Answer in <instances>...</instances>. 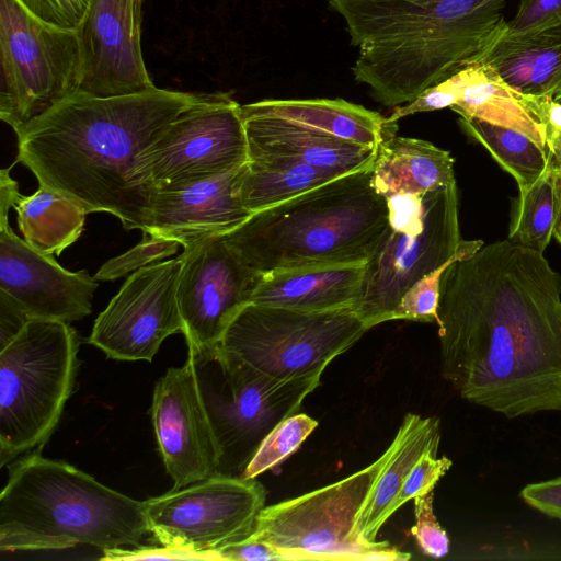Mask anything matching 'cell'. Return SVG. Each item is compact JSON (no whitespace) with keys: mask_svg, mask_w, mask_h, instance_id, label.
<instances>
[{"mask_svg":"<svg viewBox=\"0 0 561 561\" xmlns=\"http://www.w3.org/2000/svg\"><path fill=\"white\" fill-rule=\"evenodd\" d=\"M459 124L514 176L519 190L535 183L551 163L548 149L523 131L478 118L460 117Z\"/></svg>","mask_w":561,"mask_h":561,"instance_id":"f1b7e54d","label":"cell"},{"mask_svg":"<svg viewBox=\"0 0 561 561\" xmlns=\"http://www.w3.org/2000/svg\"><path fill=\"white\" fill-rule=\"evenodd\" d=\"M388 226L403 233H417L424 227V194H391L385 197Z\"/></svg>","mask_w":561,"mask_h":561,"instance_id":"ab89813d","label":"cell"},{"mask_svg":"<svg viewBox=\"0 0 561 561\" xmlns=\"http://www.w3.org/2000/svg\"><path fill=\"white\" fill-rule=\"evenodd\" d=\"M369 329L353 308L330 311L247 304L219 345L276 379L322 375Z\"/></svg>","mask_w":561,"mask_h":561,"instance_id":"9c48e42d","label":"cell"},{"mask_svg":"<svg viewBox=\"0 0 561 561\" xmlns=\"http://www.w3.org/2000/svg\"><path fill=\"white\" fill-rule=\"evenodd\" d=\"M151 416L173 489L217 472V446L188 357L183 366L169 368L156 383Z\"/></svg>","mask_w":561,"mask_h":561,"instance_id":"e0dca14e","label":"cell"},{"mask_svg":"<svg viewBox=\"0 0 561 561\" xmlns=\"http://www.w3.org/2000/svg\"><path fill=\"white\" fill-rule=\"evenodd\" d=\"M561 24V0H520L507 31L524 33Z\"/></svg>","mask_w":561,"mask_h":561,"instance_id":"f35d334b","label":"cell"},{"mask_svg":"<svg viewBox=\"0 0 561 561\" xmlns=\"http://www.w3.org/2000/svg\"><path fill=\"white\" fill-rule=\"evenodd\" d=\"M554 101L561 103V96L559 99L554 100Z\"/></svg>","mask_w":561,"mask_h":561,"instance_id":"7dc6e473","label":"cell"},{"mask_svg":"<svg viewBox=\"0 0 561 561\" xmlns=\"http://www.w3.org/2000/svg\"><path fill=\"white\" fill-rule=\"evenodd\" d=\"M149 526L144 501L39 453L10 467L0 494L2 551L140 547Z\"/></svg>","mask_w":561,"mask_h":561,"instance_id":"5b68a950","label":"cell"},{"mask_svg":"<svg viewBox=\"0 0 561 561\" xmlns=\"http://www.w3.org/2000/svg\"><path fill=\"white\" fill-rule=\"evenodd\" d=\"M450 263L442 265L414 283L401 298L392 320L435 322L437 324L440 279Z\"/></svg>","mask_w":561,"mask_h":561,"instance_id":"d6a6232c","label":"cell"},{"mask_svg":"<svg viewBox=\"0 0 561 561\" xmlns=\"http://www.w3.org/2000/svg\"><path fill=\"white\" fill-rule=\"evenodd\" d=\"M102 560H218L217 553H199L171 547L118 548L103 551Z\"/></svg>","mask_w":561,"mask_h":561,"instance_id":"60d3db41","label":"cell"},{"mask_svg":"<svg viewBox=\"0 0 561 561\" xmlns=\"http://www.w3.org/2000/svg\"><path fill=\"white\" fill-rule=\"evenodd\" d=\"M554 165V185H556V219L553 225V236L561 244V164Z\"/></svg>","mask_w":561,"mask_h":561,"instance_id":"bcb514c9","label":"cell"},{"mask_svg":"<svg viewBox=\"0 0 561 561\" xmlns=\"http://www.w3.org/2000/svg\"><path fill=\"white\" fill-rule=\"evenodd\" d=\"M337 176L297 160L263 156L248 159L239 169L237 191L252 215Z\"/></svg>","mask_w":561,"mask_h":561,"instance_id":"4316f807","label":"cell"},{"mask_svg":"<svg viewBox=\"0 0 561 561\" xmlns=\"http://www.w3.org/2000/svg\"><path fill=\"white\" fill-rule=\"evenodd\" d=\"M482 245L481 240H461L456 182L427 192L422 231L403 233L387 227L365 264L353 309L368 329L392 320L401 298L414 283Z\"/></svg>","mask_w":561,"mask_h":561,"instance_id":"7c38bea8","label":"cell"},{"mask_svg":"<svg viewBox=\"0 0 561 561\" xmlns=\"http://www.w3.org/2000/svg\"><path fill=\"white\" fill-rule=\"evenodd\" d=\"M241 116L248 159L284 157L344 175L373 167L377 154L378 147L350 142L280 117L247 111L242 105Z\"/></svg>","mask_w":561,"mask_h":561,"instance_id":"ffe728a7","label":"cell"},{"mask_svg":"<svg viewBox=\"0 0 561 561\" xmlns=\"http://www.w3.org/2000/svg\"><path fill=\"white\" fill-rule=\"evenodd\" d=\"M437 450L438 447L430 448L412 468L391 507V514L405 502L434 491L439 479L449 470L451 460L447 457L437 458Z\"/></svg>","mask_w":561,"mask_h":561,"instance_id":"e575fe53","label":"cell"},{"mask_svg":"<svg viewBox=\"0 0 561 561\" xmlns=\"http://www.w3.org/2000/svg\"><path fill=\"white\" fill-rule=\"evenodd\" d=\"M247 161L241 105L229 93H204L140 153L136 179L154 194L215 178Z\"/></svg>","mask_w":561,"mask_h":561,"instance_id":"8fae6325","label":"cell"},{"mask_svg":"<svg viewBox=\"0 0 561 561\" xmlns=\"http://www.w3.org/2000/svg\"><path fill=\"white\" fill-rule=\"evenodd\" d=\"M145 0H89L77 28L82 70L79 90L116 96L154 88L141 48Z\"/></svg>","mask_w":561,"mask_h":561,"instance_id":"2e32d148","label":"cell"},{"mask_svg":"<svg viewBox=\"0 0 561 561\" xmlns=\"http://www.w3.org/2000/svg\"><path fill=\"white\" fill-rule=\"evenodd\" d=\"M520 496L533 508L561 520V477L527 484Z\"/></svg>","mask_w":561,"mask_h":561,"instance_id":"b9f144b4","label":"cell"},{"mask_svg":"<svg viewBox=\"0 0 561 561\" xmlns=\"http://www.w3.org/2000/svg\"><path fill=\"white\" fill-rule=\"evenodd\" d=\"M242 107L366 147H378L386 124V117L378 112L343 99H267Z\"/></svg>","mask_w":561,"mask_h":561,"instance_id":"d4e9b609","label":"cell"},{"mask_svg":"<svg viewBox=\"0 0 561 561\" xmlns=\"http://www.w3.org/2000/svg\"><path fill=\"white\" fill-rule=\"evenodd\" d=\"M371 170L340 175L252 214L225 240L261 276L366 264L388 227L387 201L375 190Z\"/></svg>","mask_w":561,"mask_h":561,"instance_id":"277c9868","label":"cell"},{"mask_svg":"<svg viewBox=\"0 0 561 561\" xmlns=\"http://www.w3.org/2000/svg\"><path fill=\"white\" fill-rule=\"evenodd\" d=\"M442 375L507 419L561 411V274L511 240L451 262L440 279Z\"/></svg>","mask_w":561,"mask_h":561,"instance_id":"6da1fadb","label":"cell"},{"mask_svg":"<svg viewBox=\"0 0 561 561\" xmlns=\"http://www.w3.org/2000/svg\"><path fill=\"white\" fill-rule=\"evenodd\" d=\"M25 242L46 255H58L81 236L88 213L66 196L39 186L13 206Z\"/></svg>","mask_w":561,"mask_h":561,"instance_id":"83f0119b","label":"cell"},{"mask_svg":"<svg viewBox=\"0 0 561 561\" xmlns=\"http://www.w3.org/2000/svg\"><path fill=\"white\" fill-rule=\"evenodd\" d=\"M364 270L365 264L321 265L264 275L250 302L311 312L354 308Z\"/></svg>","mask_w":561,"mask_h":561,"instance_id":"7402d4cb","label":"cell"},{"mask_svg":"<svg viewBox=\"0 0 561 561\" xmlns=\"http://www.w3.org/2000/svg\"><path fill=\"white\" fill-rule=\"evenodd\" d=\"M76 331L64 321L31 319L0 348V466L42 447L72 392Z\"/></svg>","mask_w":561,"mask_h":561,"instance_id":"8992f818","label":"cell"},{"mask_svg":"<svg viewBox=\"0 0 561 561\" xmlns=\"http://www.w3.org/2000/svg\"><path fill=\"white\" fill-rule=\"evenodd\" d=\"M461 89L460 72H456L444 81L426 89L411 102L396 106L387 123L396 124L399 119L423 112H432L451 107L459 99Z\"/></svg>","mask_w":561,"mask_h":561,"instance_id":"d590c367","label":"cell"},{"mask_svg":"<svg viewBox=\"0 0 561 561\" xmlns=\"http://www.w3.org/2000/svg\"><path fill=\"white\" fill-rule=\"evenodd\" d=\"M188 358L217 446L216 473L241 477L267 434L320 385L321 375L273 378L219 344Z\"/></svg>","mask_w":561,"mask_h":561,"instance_id":"52a82bcc","label":"cell"},{"mask_svg":"<svg viewBox=\"0 0 561 561\" xmlns=\"http://www.w3.org/2000/svg\"><path fill=\"white\" fill-rule=\"evenodd\" d=\"M265 488L238 476H213L144 501L149 531L164 547L211 553L254 530Z\"/></svg>","mask_w":561,"mask_h":561,"instance_id":"4fadbf2b","label":"cell"},{"mask_svg":"<svg viewBox=\"0 0 561 561\" xmlns=\"http://www.w3.org/2000/svg\"><path fill=\"white\" fill-rule=\"evenodd\" d=\"M317 426L318 421L304 413L284 419L263 439L241 477L256 478L279 465L299 448Z\"/></svg>","mask_w":561,"mask_h":561,"instance_id":"4dcf8cb0","label":"cell"},{"mask_svg":"<svg viewBox=\"0 0 561 561\" xmlns=\"http://www.w3.org/2000/svg\"><path fill=\"white\" fill-rule=\"evenodd\" d=\"M414 500L415 524L411 531L424 554L443 558L449 551V538L433 512L434 491Z\"/></svg>","mask_w":561,"mask_h":561,"instance_id":"836d02e7","label":"cell"},{"mask_svg":"<svg viewBox=\"0 0 561 561\" xmlns=\"http://www.w3.org/2000/svg\"><path fill=\"white\" fill-rule=\"evenodd\" d=\"M180 270L179 256L133 272L95 319L88 342L110 358L151 362L168 336L184 330Z\"/></svg>","mask_w":561,"mask_h":561,"instance_id":"5bb4252c","label":"cell"},{"mask_svg":"<svg viewBox=\"0 0 561 561\" xmlns=\"http://www.w3.org/2000/svg\"><path fill=\"white\" fill-rule=\"evenodd\" d=\"M12 167L0 172V226L9 224V210L21 196L18 182L10 175Z\"/></svg>","mask_w":561,"mask_h":561,"instance_id":"f6af8a7d","label":"cell"},{"mask_svg":"<svg viewBox=\"0 0 561 561\" xmlns=\"http://www.w3.org/2000/svg\"><path fill=\"white\" fill-rule=\"evenodd\" d=\"M203 95L157 87L116 96L77 90L14 131L15 163L88 214L105 211L126 230L145 232L153 194L136 179L138 157Z\"/></svg>","mask_w":561,"mask_h":561,"instance_id":"7a4b0ae2","label":"cell"},{"mask_svg":"<svg viewBox=\"0 0 561 561\" xmlns=\"http://www.w3.org/2000/svg\"><path fill=\"white\" fill-rule=\"evenodd\" d=\"M180 259L178 302L188 351L216 346L251 301L262 276L240 260L224 236L184 247Z\"/></svg>","mask_w":561,"mask_h":561,"instance_id":"9a60e30c","label":"cell"},{"mask_svg":"<svg viewBox=\"0 0 561 561\" xmlns=\"http://www.w3.org/2000/svg\"><path fill=\"white\" fill-rule=\"evenodd\" d=\"M397 123L385 124L373 164L371 182L383 197L425 194L456 182L449 151L430 141L397 136Z\"/></svg>","mask_w":561,"mask_h":561,"instance_id":"603a6c76","label":"cell"},{"mask_svg":"<svg viewBox=\"0 0 561 561\" xmlns=\"http://www.w3.org/2000/svg\"><path fill=\"white\" fill-rule=\"evenodd\" d=\"M397 438L368 467L330 485L264 507L252 537L275 548L283 560L404 561L411 554L388 541H367L355 524L391 458Z\"/></svg>","mask_w":561,"mask_h":561,"instance_id":"ba28073f","label":"cell"},{"mask_svg":"<svg viewBox=\"0 0 561 561\" xmlns=\"http://www.w3.org/2000/svg\"><path fill=\"white\" fill-rule=\"evenodd\" d=\"M510 0H327L358 47L354 79L396 107L482 57Z\"/></svg>","mask_w":561,"mask_h":561,"instance_id":"3957f363","label":"cell"},{"mask_svg":"<svg viewBox=\"0 0 561 561\" xmlns=\"http://www.w3.org/2000/svg\"><path fill=\"white\" fill-rule=\"evenodd\" d=\"M459 72L460 95L450 110L460 117L515 128L547 148L541 127L523 103L520 93L510 88L491 66L478 61Z\"/></svg>","mask_w":561,"mask_h":561,"instance_id":"484cf974","label":"cell"},{"mask_svg":"<svg viewBox=\"0 0 561 561\" xmlns=\"http://www.w3.org/2000/svg\"><path fill=\"white\" fill-rule=\"evenodd\" d=\"M39 20L77 30L88 10L89 0H18Z\"/></svg>","mask_w":561,"mask_h":561,"instance_id":"74e56055","label":"cell"},{"mask_svg":"<svg viewBox=\"0 0 561 561\" xmlns=\"http://www.w3.org/2000/svg\"><path fill=\"white\" fill-rule=\"evenodd\" d=\"M180 242L142 232V239L125 253L106 261L94 277L98 280H115L130 272L169 257L179 250Z\"/></svg>","mask_w":561,"mask_h":561,"instance_id":"1f68e13d","label":"cell"},{"mask_svg":"<svg viewBox=\"0 0 561 561\" xmlns=\"http://www.w3.org/2000/svg\"><path fill=\"white\" fill-rule=\"evenodd\" d=\"M520 99L539 123L553 164H561V103L546 96L520 93Z\"/></svg>","mask_w":561,"mask_h":561,"instance_id":"8d00e7d4","label":"cell"},{"mask_svg":"<svg viewBox=\"0 0 561 561\" xmlns=\"http://www.w3.org/2000/svg\"><path fill=\"white\" fill-rule=\"evenodd\" d=\"M556 207L554 165L551 161L535 183L519 190L508 240L543 253L553 236Z\"/></svg>","mask_w":561,"mask_h":561,"instance_id":"f546056e","label":"cell"},{"mask_svg":"<svg viewBox=\"0 0 561 561\" xmlns=\"http://www.w3.org/2000/svg\"><path fill=\"white\" fill-rule=\"evenodd\" d=\"M0 118L15 131L79 90L77 30L44 22L18 0H0Z\"/></svg>","mask_w":561,"mask_h":561,"instance_id":"30bf717a","label":"cell"},{"mask_svg":"<svg viewBox=\"0 0 561 561\" xmlns=\"http://www.w3.org/2000/svg\"><path fill=\"white\" fill-rule=\"evenodd\" d=\"M98 279L88 271L70 272L0 226V290L31 319L72 322L92 311Z\"/></svg>","mask_w":561,"mask_h":561,"instance_id":"ac0fdd59","label":"cell"},{"mask_svg":"<svg viewBox=\"0 0 561 561\" xmlns=\"http://www.w3.org/2000/svg\"><path fill=\"white\" fill-rule=\"evenodd\" d=\"M30 320L23 309L0 290V348L4 347Z\"/></svg>","mask_w":561,"mask_h":561,"instance_id":"ee69618b","label":"cell"},{"mask_svg":"<svg viewBox=\"0 0 561 561\" xmlns=\"http://www.w3.org/2000/svg\"><path fill=\"white\" fill-rule=\"evenodd\" d=\"M220 561L283 560L279 552L265 541L252 536L215 551Z\"/></svg>","mask_w":561,"mask_h":561,"instance_id":"7bdbcfd3","label":"cell"},{"mask_svg":"<svg viewBox=\"0 0 561 561\" xmlns=\"http://www.w3.org/2000/svg\"><path fill=\"white\" fill-rule=\"evenodd\" d=\"M479 61L522 94L557 100L561 96V24L524 33L508 32L506 26Z\"/></svg>","mask_w":561,"mask_h":561,"instance_id":"44dd1931","label":"cell"},{"mask_svg":"<svg viewBox=\"0 0 561 561\" xmlns=\"http://www.w3.org/2000/svg\"><path fill=\"white\" fill-rule=\"evenodd\" d=\"M239 169L180 190L156 191L145 232L175 240L184 248L237 229L251 216L237 191Z\"/></svg>","mask_w":561,"mask_h":561,"instance_id":"d6986e66","label":"cell"},{"mask_svg":"<svg viewBox=\"0 0 561 561\" xmlns=\"http://www.w3.org/2000/svg\"><path fill=\"white\" fill-rule=\"evenodd\" d=\"M396 438L397 447L378 477L355 524L356 534L367 541H376L379 530L392 515L391 507L415 463L430 448L439 446V421L408 413Z\"/></svg>","mask_w":561,"mask_h":561,"instance_id":"cb8c5ba5","label":"cell"}]
</instances>
